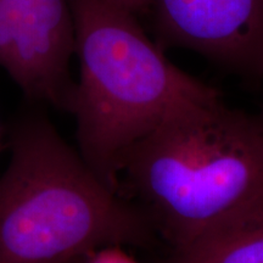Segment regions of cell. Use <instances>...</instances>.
<instances>
[{
  "label": "cell",
  "mask_w": 263,
  "mask_h": 263,
  "mask_svg": "<svg viewBox=\"0 0 263 263\" xmlns=\"http://www.w3.org/2000/svg\"><path fill=\"white\" fill-rule=\"evenodd\" d=\"M83 263H139L123 250V246H106L99 249Z\"/></svg>",
  "instance_id": "obj_7"
},
{
  "label": "cell",
  "mask_w": 263,
  "mask_h": 263,
  "mask_svg": "<svg viewBox=\"0 0 263 263\" xmlns=\"http://www.w3.org/2000/svg\"><path fill=\"white\" fill-rule=\"evenodd\" d=\"M155 42L263 76V0H151Z\"/></svg>",
  "instance_id": "obj_5"
},
{
  "label": "cell",
  "mask_w": 263,
  "mask_h": 263,
  "mask_svg": "<svg viewBox=\"0 0 263 263\" xmlns=\"http://www.w3.org/2000/svg\"><path fill=\"white\" fill-rule=\"evenodd\" d=\"M107 2L138 16L146 14L151 0H107Z\"/></svg>",
  "instance_id": "obj_8"
},
{
  "label": "cell",
  "mask_w": 263,
  "mask_h": 263,
  "mask_svg": "<svg viewBox=\"0 0 263 263\" xmlns=\"http://www.w3.org/2000/svg\"><path fill=\"white\" fill-rule=\"evenodd\" d=\"M0 177V263H83L106 246L149 248L144 212L111 189L44 115H25Z\"/></svg>",
  "instance_id": "obj_2"
},
{
  "label": "cell",
  "mask_w": 263,
  "mask_h": 263,
  "mask_svg": "<svg viewBox=\"0 0 263 263\" xmlns=\"http://www.w3.org/2000/svg\"><path fill=\"white\" fill-rule=\"evenodd\" d=\"M259 118H261V121H262V123H263V112H262V116L259 117Z\"/></svg>",
  "instance_id": "obj_9"
},
{
  "label": "cell",
  "mask_w": 263,
  "mask_h": 263,
  "mask_svg": "<svg viewBox=\"0 0 263 263\" xmlns=\"http://www.w3.org/2000/svg\"><path fill=\"white\" fill-rule=\"evenodd\" d=\"M164 263H263V211L172 250Z\"/></svg>",
  "instance_id": "obj_6"
},
{
  "label": "cell",
  "mask_w": 263,
  "mask_h": 263,
  "mask_svg": "<svg viewBox=\"0 0 263 263\" xmlns=\"http://www.w3.org/2000/svg\"><path fill=\"white\" fill-rule=\"evenodd\" d=\"M120 193L172 250L263 211V123L222 99L180 114L124 157Z\"/></svg>",
  "instance_id": "obj_1"
},
{
  "label": "cell",
  "mask_w": 263,
  "mask_h": 263,
  "mask_svg": "<svg viewBox=\"0 0 263 263\" xmlns=\"http://www.w3.org/2000/svg\"><path fill=\"white\" fill-rule=\"evenodd\" d=\"M74 50L68 0H0V66L29 100L67 110Z\"/></svg>",
  "instance_id": "obj_4"
},
{
  "label": "cell",
  "mask_w": 263,
  "mask_h": 263,
  "mask_svg": "<svg viewBox=\"0 0 263 263\" xmlns=\"http://www.w3.org/2000/svg\"><path fill=\"white\" fill-rule=\"evenodd\" d=\"M81 65L67 111L77 150L106 185L120 193L127 153L167 121L221 94L173 65L137 16L107 0H68Z\"/></svg>",
  "instance_id": "obj_3"
}]
</instances>
